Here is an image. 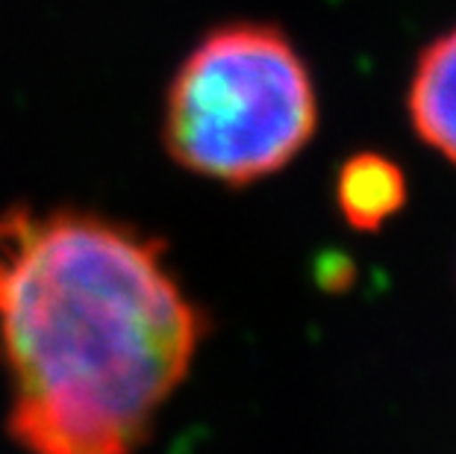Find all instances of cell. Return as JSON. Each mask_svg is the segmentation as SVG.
I'll return each instance as SVG.
<instances>
[{"label":"cell","mask_w":456,"mask_h":454,"mask_svg":"<svg viewBox=\"0 0 456 454\" xmlns=\"http://www.w3.org/2000/svg\"><path fill=\"white\" fill-rule=\"evenodd\" d=\"M165 245L89 212L0 216V357L9 431L42 454H124L191 369L200 310Z\"/></svg>","instance_id":"cell-1"},{"label":"cell","mask_w":456,"mask_h":454,"mask_svg":"<svg viewBox=\"0 0 456 454\" xmlns=\"http://www.w3.org/2000/svg\"><path fill=\"white\" fill-rule=\"evenodd\" d=\"M318 124L315 89L295 47L271 27L207 36L168 89L162 142L177 166L221 183L274 175Z\"/></svg>","instance_id":"cell-2"},{"label":"cell","mask_w":456,"mask_h":454,"mask_svg":"<svg viewBox=\"0 0 456 454\" xmlns=\"http://www.w3.org/2000/svg\"><path fill=\"white\" fill-rule=\"evenodd\" d=\"M410 106L424 142L456 162V30L421 56Z\"/></svg>","instance_id":"cell-3"},{"label":"cell","mask_w":456,"mask_h":454,"mask_svg":"<svg viewBox=\"0 0 456 454\" xmlns=\"http://www.w3.org/2000/svg\"><path fill=\"white\" fill-rule=\"evenodd\" d=\"M338 207L345 219L359 230L380 227L401 210L406 198L403 175L386 157L377 153H359L338 175Z\"/></svg>","instance_id":"cell-4"}]
</instances>
